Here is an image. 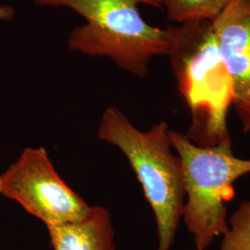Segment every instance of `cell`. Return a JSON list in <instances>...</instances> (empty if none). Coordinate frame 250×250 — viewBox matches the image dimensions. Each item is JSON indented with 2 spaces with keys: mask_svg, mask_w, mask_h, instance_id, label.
<instances>
[{
  "mask_svg": "<svg viewBox=\"0 0 250 250\" xmlns=\"http://www.w3.org/2000/svg\"><path fill=\"white\" fill-rule=\"evenodd\" d=\"M218 47L232 81V106L250 132V0H232L211 21Z\"/></svg>",
  "mask_w": 250,
  "mask_h": 250,
  "instance_id": "8992f818",
  "label": "cell"
},
{
  "mask_svg": "<svg viewBox=\"0 0 250 250\" xmlns=\"http://www.w3.org/2000/svg\"><path fill=\"white\" fill-rule=\"evenodd\" d=\"M46 228L53 250H115L110 212L101 206L81 220Z\"/></svg>",
  "mask_w": 250,
  "mask_h": 250,
  "instance_id": "52a82bcc",
  "label": "cell"
},
{
  "mask_svg": "<svg viewBox=\"0 0 250 250\" xmlns=\"http://www.w3.org/2000/svg\"><path fill=\"white\" fill-rule=\"evenodd\" d=\"M38 7L67 8L86 21L72 29L67 45L72 51L107 57L138 77H146L156 56H168L174 26H151L139 5L162 8L161 0H35Z\"/></svg>",
  "mask_w": 250,
  "mask_h": 250,
  "instance_id": "6da1fadb",
  "label": "cell"
},
{
  "mask_svg": "<svg viewBox=\"0 0 250 250\" xmlns=\"http://www.w3.org/2000/svg\"><path fill=\"white\" fill-rule=\"evenodd\" d=\"M169 125L142 132L117 107L101 117L99 138L120 148L130 162L156 218L159 250H170L183 215L186 190L182 164L171 151Z\"/></svg>",
  "mask_w": 250,
  "mask_h": 250,
  "instance_id": "3957f363",
  "label": "cell"
},
{
  "mask_svg": "<svg viewBox=\"0 0 250 250\" xmlns=\"http://www.w3.org/2000/svg\"><path fill=\"white\" fill-rule=\"evenodd\" d=\"M221 250H250V200L243 201L231 216Z\"/></svg>",
  "mask_w": 250,
  "mask_h": 250,
  "instance_id": "9c48e42d",
  "label": "cell"
},
{
  "mask_svg": "<svg viewBox=\"0 0 250 250\" xmlns=\"http://www.w3.org/2000/svg\"><path fill=\"white\" fill-rule=\"evenodd\" d=\"M168 56L191 112L189 139L200 146L231 143L227 114L232 105V81L211 21L194 20L174 26Z\"/></svg>",
  "mask_w": 250,
  "mask_h": 250,
  "instance_id": "7a4b0ae2",
  "label": "cell"
},
{
  "mask_svg": "<svg viewBox=\"0 0 250 250\" xmlns=\"http://www.w3.org/2000/svg\"><path fill=\"white\" fill-rule=\"evenodd\" d=\"M0 193L18 202L46 227L81 220L91 208L59 175L44 147L22 151L0 175Z\"/></svg>",
  "mask_w": 250,
  "mask_h": 250,
  "instance_id": "5b68a950",
  "label": "cell"
},
{
  "mask_svg": "<svg viewBox=\"0 0 250 250\" xmlns=\"http://www.w3.org/2000/svg\"><path fill=\"white\" fill-rule=\"evenodd\" d=\"M232 0H161L168 17L180 23L194 20L213 21Z\"/></svg>",
  "mask_w": 250,
  "mask_h": 250,
  "instance_id": "ba28073f",
  "label": "cell"
},
{
  "mask_svg": "<svg viewBox=\"0 0 250 250\" xmlns=\"http://www.w3.org/2000/svg\"><path fill=\"white\" fill-rule=\"evenodd\" d=\"M15 16V9L9 5H0V21H11Z\"/></svg>",
  "mask_w": 250,
  "mask_h": 250,
  "instance_id": "30bf717a",
  "label": "cell"
},
{
  "mask_svg": "<svg viewBox=\"0 0 250 250\" xmlns=\"http://www.w3.org/2000/svg\"><path fill=\"white\" fill-rule=\"evenodd\" d=\"M170 144L182 164L186 201L185 224L197 250H206L228 231L226 208L234 197L233 183L250 173V160L233 155L231 143L200 146L187 134L169 131Z\"/></svg>",
  "mask_w": 250,
  "mask_h": 250,
  "instance_id": "277c9868",
  "label": "cell"
}]
</instances>
